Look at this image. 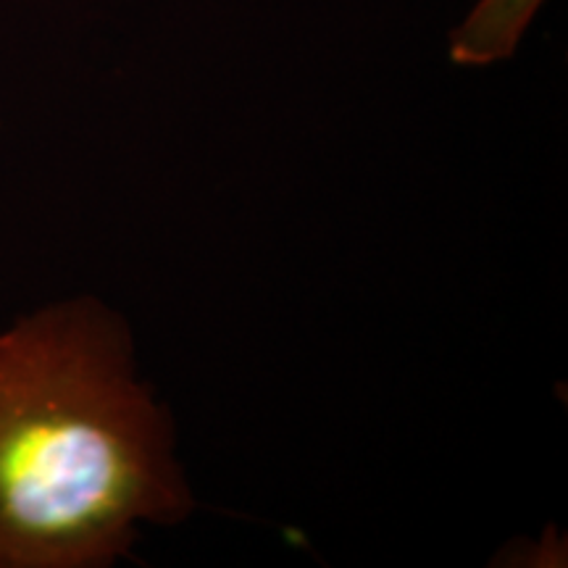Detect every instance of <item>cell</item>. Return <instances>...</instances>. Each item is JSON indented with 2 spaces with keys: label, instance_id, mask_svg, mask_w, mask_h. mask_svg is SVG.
Listing matches in <instances>:
<instances>
[{
  "label": "cell",
  "instance_id": "cell-2",
  "mask_svg": "<svg viewBox=\"0 0 568 568\" xmlns=\"http://www.w3.org/2000/svg\"><path fill=\"white\" fill-rule=\"evenodd\" d=\"M545 0H477L450 32L447 55L456 67H493L518 51Z\"/></svg>",
  "mask_w": 568,
  "mask_h": 568
},
{
  "label": "cell",
  "instance_id": "cell-1",
  "mask_svg": "<svg viewBox=\"0 0 568 568\" xmlns=\"http://www.w3.org/2000/svg\"><path fill=\"white\" fill-rule=\"evenodd\" d=\"M195 506L119 311L84 295L0 332V568H109Z\"/></svg>",
  "mask_w": 568,
  "mask_h": 568
}]
</instances>
